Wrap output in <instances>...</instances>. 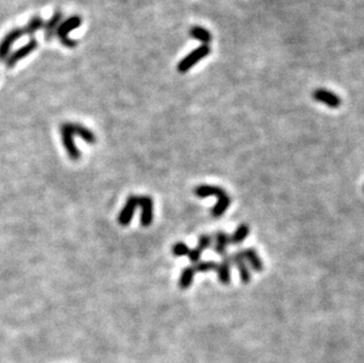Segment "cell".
<instances>
[{
    "label": "cell",
    "instance_id": "obj_1",
    "mask_svg": "<svg viewBox=\"0 0 364 363\" xmlns=\"http://www.w3.org/2000/svg\"><path fill=\"white\" fill-rule=\"evenodd\" d=\"M60 136L64 148L67 152L68 158L72 160H77L80 158V152H79V150L74 143L75 137L84 139L87 144H95L96 140H97L96 135L90 129H87L86 126L84 125L78 124V123H64V124H61Z\"/></svg>",
    "mask_w": 364,
    "mask_h": 363
},
{
    "label": "cell",
    "instance_id": "obj_2",
    "mask_svg": "<svg viewBox=\"0 0 364 363\" xmlns=\"http://www.w3.org/2000/svg\"><path fill=\"white\" fill-rule=\"evenodd\" d=\"M80 25L81 19L79 16H72L70 18H67L66 20L60 23L56 34L64 46L68 47V49H73V47L77 46V42H75L74 39H71L70 37H68V33H70L71 31L78 29Z\"/></svg>",
    "mask_w": 364,
    "mask_h": 363
},
{
    "label": "cell",
    "instance_id": "obj_3",
    "mask_svg": "<svg viewBox=\"0 0 364 363\" xmlns=\"http://www.w3.org/2000/svg\"><path fill=\"white\" fill-rule=\"evenodd\" d=\"M210 47L209 45H201L198 46L197 49L192 50L190 53L188 54L187 57H184L179 63L177 65V70L180 73H185L188 72L192 66H195L196 64H198L203 58L208 57L210 54Z\"/></svg>",
    "mask_w": 364,
    "mask_h": 363
},
{
    "label": "cell",
    "instance_id": "obj_4",
    "mask_svg": "<svg viewBox=\"0 0 364 363\" xmlns=\"http://www.w3.org/2000/svg\"><path fill=\"white\" fill-rule=\"evenodd\" d=\"M37 47H38L37 39H31L26 45L19 47L18 50H16L15 52H12L8 58H6L5 60L6 66L13 67L17 63H19V61L24 59V58L30 56L33 51H36Z\"/></svg>",
    "mask_w": 364,
    "mask_h": 363
},
{
    "label": "cell",
    "instance_id": "obj_5",
    "mask_svg": "<svg viewBox=\"0 0 364 363\" xmlns=\"http://www.w3.org/2000/svg\"><path fill=\"white\" fill-rule=\"evenodd\" d=\"M23 36V29H13L6 34L2 42H0V61L6 60V58L10 56V52H11V47L13 46V44L18 39L22 38Z\"/></svg>",
    "mask_w": 364,
    "mask_h": 363
},
{
    "label": "cell",
    "instance_id": "obj_6",
    "mask_svg": "<svg viewBox=\"0 0 364 363\" xmlns=\"http://www.w3.org/2000/svg\"><path fill=\"white\" fill-rule=\"evenodd\" d=\"M137 208H138V196L132 195V196H130L128 200H126L124 208L120 211L118 216V223L123 225V227H126V225L131 223V220L133 215H135Z\"/></svg>",
    "mask_w": 364,
    "mask_h": 363
},
{
    "label": "cell",
    "instance_id": "obj_7",
    "mask_svg": "<svg viewBox=\"0 0 364 363\" xmlns=\"http://www.w3.org/2000/svg\"><path fill=\"white\" fill-rule=\"evenodd\" d=\"M312 98L315 99L316 102L322 103V104L329 106L331 109H337L341 105V98L339 96L335 95L334 92L325 90V88H317L312 92Z\"/></svg>",
    "mask_w": 364,
    "mask_h": 363
},
{
    "label": "cell",
    "instance_id": "obj_8",
    "mask_svg": "<svg viewBox=\"0 0 364 363\" xmlns=\"http://www.w3.org/2000/svg\"><path fill=\"white\" fill-rule=\"evenodd\" d=\"M138 207L142 209L140 224L149 227L153 221V201L149 196H138Z\"/></svg>",
    "mask_w": 364,
    "mask_h": 363
},
{
    "label": "cell",
    "instance_id": "obj_9",
    "mask_svg": "<svg viewBox=\"0 0 364 363\" xmlns=\"http://www.w3.org/2000/svg\"><path fill=\"white\" fill-rule=\"evenodd\" d=\"M232 264L236 265V268L238 269L240 281L243 283H249L251 281V270L248 266V263L245 262V259L243 258L242 253L240 251H237L231 255Z\"/></svg>",
    "mask_w": 364,
    "mask_h": 363
},
{
    "label": "cell",
    "instance_id": "obj_10",
    "mask_svg": "<svg viewBox=\"0 0 364 363\" xmlns=\"http://www.w3.org/2000/svg\"><path fill=\"white\" fill-rule=\"evenodd\" d=\"M240 253H242L243 258L245 259L246 263H249V265L251 266V269L253 271H263L264 269V263L262 261V258L259 257L258 252L256 251L255 248H245L239 250Z\"/></svg>",
    "mask_w": 364,
    "mask_h": 363
},
{
    "label": "cell",
    "instance_id": "obj_11",
    "mask_svg": "<svg viewBox=\"0 0 364 363\" xmlns=\"http://www.w3.org/2000/svg\"><path fill=\"white\" fill-rule=\"evenodd\" d=\"M231 265L232 259L231 255H224L222 258V262L218 264L217 273L219 282L223 284H229L231 282Z\"/></svg>",
    "mask_w": 364,
    "mask_h": 363
},
{
    "label": "cell",
    "instance_id": "obj_12",
    "mask_svg": "<svg viewBox=\"0 0 364 363\" xmlns=\"http://www.w3.org/2000/svg\"><path fill=\"white\" fill-rule=\"evenodd\" d=\"M61 19H63V15L61 12L57 11L53 13V16L51 17L50 20H47L45 26H44V37L47 42H50L51 39L53 38L54 34H56L58 27H59Z\"/></svg>",
    "mask_w": 364,
    "mask_h": 363
},
{
    "label": "cell",
    "instance_id": "obj_13",
    "mask_svg": "<svg viewBox=\"0 0 364 363\" xmlns=\"http://www.w3.org/2000/svg\"><path fill=\"white\" fill-rule=\"evenodd\" d=\"M230 243H231L230 242V236L225 231H217L214 236V244H212L215 252L222 256L226 255V249H228Z\"/></svg>",
    "mask_w": 364,
    "mask_h": 363
},
{
    "label": "cell",
    "instance_id": "obj_14",
    "mask_svg": "<svg viewBox=\"0 0 364 363\" xmlns=\"http://www.w3.org/2000/svg\"><path fill=\"white\" fill-rule=\"evenodd\" d=\"M194 193L196 196L199 198H205L210 196L221 198L226 195L225 190H223L222 188L219 187H214V186H199L194 190Z\"/></svg>",
    "mask_w": 364,
    "mask_h": 363
},
{
    "label": "cell",
    "instance_id": "obj_15",
    "mask_svg": "<svg viewBox=\"0 0 364 363\" xmlns=\"http://www.w3.org/2000/svg\"><path fill=\"white\" fill-rule=\"evenodd\" d=\"M231 204V198H230L228 195L218 198V202L214 205V208L211 209V216L215 218L221 217L225 214V211L228 210V208Z\"/></svg>",
    "mask_w": 364,
    "mask_h": 363
},
{
    "label": "cell",
    "instance_id": "obj_16",
    "mask_svg": "<svg viewBox=\"0 0 364 363\" xmlns=\"http://www.w3.org/2000/svg\"><path fill=\"white\" fill-rule=\"evenodd\" d=\"M190 36L194 39L199 40L201 43H203V45H208L209 43L212 40V36L211 33L209 32L207 29L202 26H194L190 30Z\"/></svg>",
    "mask_w": 364,
    "mask_h": 363
},
{
    "label": "cell",
    "instance_id": "obj_17",
    "mask_svg": "<svg viewBox=\"0 0 364 363\" xmlns=\"http://www.w3.org/2000/svg\"><path fill=\"white\" fill-rule=\"evenodd\" d=\"M250 232V228L248 224H240L237 227V229L233 231V234L230 236V242L232 244H240L245 241Z\"/></svg>",
    "mask_w": 364,
    "mask_h": 363
},
{
    "label": "cell",
    "instance_id": "obj_18",
    "mask_svg": "<svg viewBox=\"0 0 364 363\" xmlns=\"http://www.w3.org/2000/svg\"><path fill=\"white\" fill-rule=\"evenodd\" d=\"M195 269L194 266H185V268L183 269V271H181V275H180V279H179V287L180 289H189L191 286L192 281H194V277H195Z\"/></svg>",
    "mask_w": 364,
    "mask_h": 363
},
{
    "label": "cell",
    "instance_id": "obj_19",
    "mask_svg": "<svg viewBox=\"0 0 364 363\" xmlns=\"http://www.w3.org/2000/svg\"><path fill=\"white\" fill-rule=\"evenodd\" d=\"M44 25V22L43 19L40 18L39 16H36L33 17L32 19L30 20L29 23L26 24V26L24 27V34H29V36H32V34H34L37 32V31H39L40 29H42Z\"/></svg>",
    "mask_w": 364,
    "mask_h": 363
},
{
    "label": "cell",
    "instance_id": "obj_20",
    "mask_svg": "<svg viewBox=\"0 0 364 363\" xmlns=\"http://www.w3.org/2000/svg\"><path fill=\"white\" fill-rule=\"evenodd\" d=\"M194 269L196 273H209V271H217L218 263L214 261H207V262H198L197 264L194 265Z\"/></svg>",
    "mask_w": 364,
    "mask_h": 363
},
{
    "label": "cell",
    "instance_id": "obj_21",
    "mask_svg": "<svg viewBox=\"0 0 364 363\" xmlns=\"http://www.w3.org/2000/svg\"><path fill=\"white\" fill-rule=\"evenodd\" d=\"M212 244H214V237L211 235H202L201 237L198 238V243H197V248L201 250L202 252L205 251V250L211 248Z\"/></svg>",
    "mask_w": 364,
    "mask_h": 363
},
{
    "label": "cell",
    "instance_id": "obj_22",
    "mask_svg": "<svg viewBox=\"0 0 364 363\" xmlns=\"http://www.w3.org/2000/svg\"><path fill=\"white\" fill-rule=\"evenodd\" d=\"M190 252V248L185 244L184 242H177L176 244L172 246V253L177 257H181V256H188Z\"/></svg>",
    "mask_w": 364,
    "mask_h": 363
},
{
    "label": "cell",
    "instance_id": "obj_23",
    "mask_svg": "<svg viewBox=\"0 0 364 363\" xmlns=\"http://www.w3.org/2000/svg\"><path fill=\"white\" fill-rule=\"evenodd\" d=\"M188 256H189V259H190L192 263L197 264V263L199 262V259H201V257H202V251L197 248V246H196V248H194V249H190V252H189Z\"/></svg>",
    "mask_w": 364,
    "mask_h": 363
}]
</instances>
